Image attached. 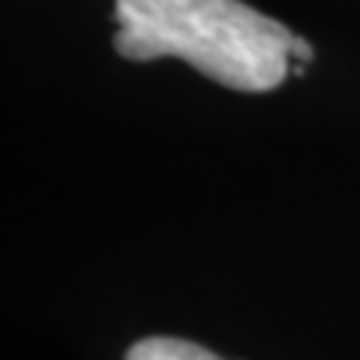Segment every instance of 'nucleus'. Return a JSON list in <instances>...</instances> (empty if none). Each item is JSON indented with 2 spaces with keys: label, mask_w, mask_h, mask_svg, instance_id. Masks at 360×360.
<instances>
[{
  "label": "nucleus",
  "mask_w": 360,
  "mask_h": 360,
  "mask_svg": "<svg viewBox=\"0 0 360 360\" xmlns=\"http://www.w3.org/2000/svg\"><path fill=\"white\" fill-rule=\"evenodd\" d=\"M115 49L127 60L180 58L240 94L285 82L291 33L243 0H115Z\"/></svg>",
  "instance_id": "nucleus-1"
},
{
  "label": "nucleus",
  "mask_w": 360,
  "mask_h": 360,
  "mask_svg": "<svg viewBox=\"0 0 360 360\" xmlns=\"http://www.w3.org/2000/svg\"><path fill=\"white\" fill-rule=\"evenodd\" d=\"M127 360H222V357L213 354L205 345L177 340V336H148V340L135 342L129 348Z\"/></svg>",
  "instance_id": "nucleus-2"
},
{
  "label": "nucleus",
  "mask_w": 360,
  "mask_h": 360,
  "mask_svg": "<svg viewBox=\"0 0 360 360\" xmlns=\"http://www.w3.org/2000/svg\"><path fill=\"white\" fill-rule=\"evenodd\" d=\"M312 58H315V54H312V45H309L307 39H300V37H295V39H291V60L309 63Z\"/></svg>",
  "instance_id": "nucleus-3"
}]
</instances>
